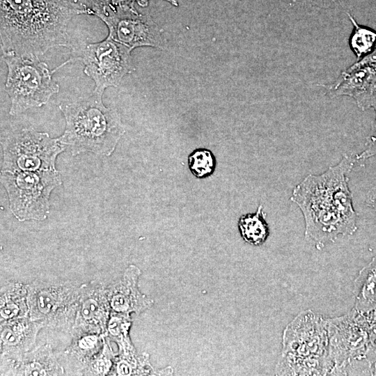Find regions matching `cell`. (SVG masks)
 <instances>
[{
	"instance_id": "1",
	"label": "cell",
	"mask_w": 376,
	"mask_h": 376,
	"mask_svg": "<svg viewBox=\"0 0 376 376\" xmlns=\"http://www.w3.org/2000/svg\"><path fill=\"white\" fill-rule=\"evenodd\" d=\"M357 161L344 154L336 165L308 175L293 189L290 200L304 216L305 239L319 249L357 229L347 177Z\"/></svg>"
},
{
	"instance_id": "2",
	"label": "cell",
	"mask_w": 376,
	"mask_h": 376,
	"mask_svg": "<svg viewBox=\"0 0 376 376\" xmlns=\"http://www.w3.org/2000/svg\"><path fill=\"white\" fill-rule=\"evenodd\" d=\"M1 56H40L57 47L73 48L68 26L85 12L68 0H0Z\"/></svg>"
},
{
	"instance_id": "3",
	"label": "cell",
	"mask_w": 376,
	"mask_h": 376,
	"mask_svg": "<svg viewBox=\"0 0 376 376\" xmlns=\"http://www.w3.org/2000/svg\"><path fill=\"white\" fill-rule=\"evenodd\" d=\"M102 95L93 91L58 105L65 127L57 138L73 156L84 152L111 156L125 133L119 113L104 104Z\"/></svg>"
},
{
	"instance_id": "4",
	"label": "cell",
	"mask_w": 376,
	"mask_h": 376,
	"mask_svg": "<svg viewBox=\"0 0 376 376\" xmlns=\"http://www.w3.org/2000/svg\"><path fill=\"white\" fill-rule=\"evenodd\" d=\"M327 319L311 310L298 313L285 327L278 375H329Z\"/></svg>"
},
{
	"instance_id": "5",
	"label": "cell",
	"mask_w": 376,
	"mask_h": 376,
	"mask_svg": "<svg viewBox=\"0 0 376 376\" xmlns=\"http://www.w3.org/2000/svg\"><path fill=\"white\" fill-rule=\"evenodd\" d=\"M1 58L7 67L4 90L10 101L9 114L40 107L58 93L54 71L38 56L6 55Z\"/></svg>"
},
{
	"instance_id": "6",
	"label": "cell",
	"mask_w": 376,
	"mask_h": 376,
	"mask_svg": "<svg viewBox=\"0 0 376 376\" xmlns=\"http://www.w3.org/2000/svg\"><path fill=\"white\" fill-rule=\"evenodd\" d=\"M9 209L19 221H43L49 212L52 191L61 185L56 169L38 171H1Z\"/></svg>"
},
{
	"instance_id": "7",
	"label": "cell",
	"mask_w": 376,
	"mask_h": 376,
	"mask_svg": "<svg viewBox=\"0 0 376 376\" xmlns=\"http://www.w3.org/2000/svg\"><path fill=\"white\" fill-rule=\"evenodd\" d=\"M329 375L366 374L371 371L366 361L368 333L365 313L352 309L347 313L327 318Z\"/></svg>"
},
{
	"instance_id": "8",
	"label": "cell",
	"mask_w": 376,
	"mask_h": 376,
	"mask_svg": "<svg viewBox=\"0 0 376 376\" xmlns=\"http://www.w3.org/2000/svg\"><path fill=\"white\" fill-rule=\"evenodd\" d=\"M1 171H38L56 169L57 157L66 148L58 138L33 128L8 133L1 142Z\"/></svg>"
},
{
	"instance_id": "9",
	"label": "cell",
	"mask_w": 376,
	"mask_h": 376,
	"mask_svg": "<svg viewBox=\"0 0 376 376\" xmlns=\"http://www.w3.org/2000/svg\"><path fill=\"white\" fill-rule=\"evenodd\" d=\"M131 52L107 36L102 41L74 47L64 63L81 61L84 72L95 83L93 91L103 94L106 88L117 87L122 79L134 70Z\"/></svg>"
},
{
	"instance_id": "10",
	"label": "cell",
	"mask_w": 376,
	"mask_h": 376,
	"mask_svg": "<svg viewBox=\"0 0 376 376\" xmlns=\"http://www.w3.org/2000/svg\"><path fill=\"white\" fill-rule=\"evenodd\" d=\"M28 316L44 326L68 331L75 324L80 288L68 283L35 281L26 285Z\"/></svg>"
},
{
	"instance_id": "11",
	"label": "cell",
	"mask_w": 376,
	"mask_h": 376,
	"mask_svg": "<svg viewBox=\"0 0 376 376\" xmlns=\"http://www.w3.org/2000/svg\"><path fill=\"white\" fill-rule=\"evenodd\" d=\"M93 15L102 19L108 28V36L132 50L149 46L161 48L164 40L158 25L147 14L139 13L133 1L103 6Z\"/></svg>"
},
{
	"instance_id": "12",
	"label": "cell",
	"mask_w": 376,
	"mask_h": 376,
	"mask_svg": "<svg viewBox=\"0 0 376 376\" xmlns=\"http://www.w3.org/2000/svg\"><path fill=\"white\" fill-rule=\"evenodd\" d=\"M111 310L107 290L92 282L80 287L75 334H104Z\"/></svg>"
},
{
	"instance_id": "13",
	"label": "cell",
	"mask_w": 376,
	"mask_h": 376,
	"mask_svg": "<svg viewBox=\"0 0 376 376\" xmlns=\"http://www.w3.org/2000/svg\"><path fill=\"white\" fill-rule=\"evenodd\" d=\"M331 97H352L359 108L376 109V64L350 66L332 84L324 85Z\"/></svg>"
},
{
	"instance_id": "14",
	"label": "cell",
	"mask_w": 376,
	"mask_h": 376,
	"mask_svg": "<svg viewBox=\"0 0 376 376\" xmlns=\"http://www.w3.org/2000/svg\"><path fill=\"white\" fill-rule=\"evenodd\" d=\"M1 368L7 375H60L63 370L57 362L49 345H42L33 351L17 355L1 356Z\"/></svg>"
},
{
	"instance_id": "15",
	"label": "cell",
	"mask_w": 376,
	"mask_h": 376,
	"mask_svg": "<svg viewBox=\"0 0 376 376\" xmlns=\"http://www.w3.org/2000/svg\"><path fill=\"white\" fill-rule=\"evenodd\" d=\"M139 276V269L131 266L125 272L123 278L107 290L110 307L116 313L124 316L130 313H139L152 304L138 290Z\"/></svg>"
},
{
	"instance_id": "16",
	"label": "cell",
	"mask_w": 376,
	"mask_h": 376,
	"mask_svg": "<svg viewBox=\"0 0 376 376\" xmlns=\"http://www.w3.org/2000/svg\"><path fill=\"white\" fill-rule=\"evenodd\" d=\"M43 327V324L29 316L1 322V355H17L27 352Z\"/></svg>"
},
{
	"instance_id": "17",
	"label": "cell",
	"mask_w": 376,
	"mask_h": 376,
	"mask_svg": "<svg viewBox=\"0 0 376 376\" xmlns=\"http://www.w3.org/2000/svg\"><path fill=\"white\" fill-rule=\"evenodd\" d=\"M354 309L366 313L376 310V255L360 270L354 281Z\"/></svg>"
},
{
	"instance_id": "18",
	"label": "cell",
	"mask_w": 376,
	"mask_h": 376,
	"mask_svg": "<svg viewBox=\"0 0 376 376\" xmlns=\"http://www.w3.org/2000/svg\"><path fill=\"white\" fill-rule=\"evenodd\" d=\"M1 322L28 316V290L19 283H8L1 291Z\"/></svg>"
},
{
	"instance_id": "19",
	"label": "cell",
	"mask_w": 376,
	"mask_h": 376,
	"mask_svg": "<svg viewBox=\"0 0 376 376\" xmlns=\"http://www.w3.org/2000/svg\"><path fill=\"white\" fill-rule=\"evenodd\" d=\"M238 228L243 240L252 245L263 244L269 235V227L265 219V213L260 205L255 213L242 215Z\"/></svg>"
},
{
	"instance_id": "20",
	"label": "cell",
	"mask_w": 376,
	"mask_h": 376,
	"mask_svg": "<svg viewBox=\"0 0 376 376\" xmlns=\"http://www.w3.org/2000/svg\"><path fill=\"white\" fill-rule=\"evenodd\" d=\"M75 334L74 341L67 352L70 359L75 360L81 367L88 366L87 363L92 364V357H95L101 348L102 334Z\"/></svg>"
},
{
	"instance_id": "21",
	"label": "cell",
	"mask_w": 376,
	"mask_h": 376,
	"mask_svg": "<svg viewBox=\"0 0 376 376\" xmlns=\"http://www.w3.org/2000/svg\"><path fill=\"white\" fill-rule=\"evenodd\" d=\"M347 14L353 25L349 40L350 47L359 61L371 53L375 48L376 31L359 24L350 13Z\"/></svg>"
},
{
	"instance_id": "22",
	"label": "cell",
	"mask_w": 376,
	"mask_h": 376,
	"mask_svg": "<svg viewBox=\"0 0 376 376\" xmlns=\"http://www.w3.org/2000/svg\"><path fill=\"white\" fill-rule=\"evenodd\" d=\"M188 166L192 174L198 178L211 175L216 166L213 153L206 148H197L188 157Z\"/></svg>"
},
{
	"instance_id": "23",
	"label": "cell",
	"mask_w": 376,
	"mask_h": 376,
	"mask_svg": "<svg viewBox=\"0 0 376 376\" xmlns=\"http://www.w3.org/2000/svg\"><path fill=\"white\" fill-rule=\"evenodd\" d=\"M368 333V346L366 361L373 373V366L376 363V310L365 313Z\"/></svg>"
},
{
	"instance_id": "24",
	"label": "cell",
	"mask_w": 376,
	"mask_h": 376,
	"mask_svg": "<svg viewBox=\"0 0 376 376\" xmlns=\"http://www.w3.org/2000/svg\"><path fill=\"white\" fill-rule=\"evenodd\" d=\"M374 110L375 111V118L373 127V132L366 149L355 156L357 161L365 160L376 155V109Z\"/></svg>"
},
{
	"instance_id": "25",
	"label": "cell",
	"mask_w": 376,
	"mask_h": 376,
	"mask_svg": "<svg viewBox=\"0 0 376 376\" xmlns=\"http://www.w3.org/2000/svg\"><path fill=\"white\" fill-rule=\"evenodd\" d=\"M338 0H289L293 5L327 8Z\"/></svg>"
},
{
	"instance_id": "26",
	"label": "cell",
	"mask_w": 376,
	"mask_h": 376,
	"mask_svg": "<svg viewBox=\"0 0 376 376\" xmlns=\"http://www.w3.org/2000/svg\"><path fill=\"white\" fill-rule=\"evenodd\" d=\"M376 64V47L371 53L353 63L352 67Z\"/></svg>"
},
{
	"instance_id": "27",
	"label": "cell",
	"mask_w": 376,
	"mask_h": 376,
	"mask_svg": "<svg viewBox=\"0 0 376 376\" xmlns=\"http://www.w3.org/2000/svg\"><path fill=\"white\" fill-rule=\"evenodd\" d=\"M367 203L376 212V191L368 196Z\"/></svg>"
},
{
	"instance_id": "28",
	"label": "cell",
	"mask_w": 376,
	"mask_h": 376,
	"mask_svg": "<svg viewBox=\"0 0 376 376\" xmlns=\"http://www.w3.org/2000/svg\"><path fill=\"white\" fill-rule=\"evenodd\" d=\"M134 1H136V0H134ZM139 1H141L142 2H144V3H147V1L148 0H139ZM164 1H168L169 3H171L173 6H178V1L176 0H164Z\"/></svg>"
}]
</instances>
